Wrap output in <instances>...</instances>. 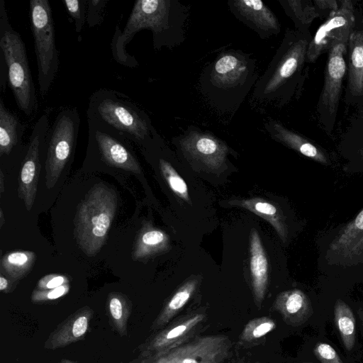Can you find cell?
<instances>
[{
    "label": "cell",
    "mask_w": 363,
    "mask_h": 363,
    "mask_svg": "<svg viewBox=\"0 0 363 363\" xmlns=\"http://www.w3.org/2000/svg\"><path fill=\"white\" fill-rule=\"evenodd\" d=\"M187 6L179 0H137L123 30L117 26L111 43L113 59L133 68L137 60L126 51V45L142 30H150L155 50L172 49L185 40V26L189 17Z\"/></svg>",
    "instance_id": "1"
},
{
    "label": "cell",
    "mask_w": 363,
    "mask_h": 363,
    "mask_svg": "<svg viewBox=\"0 0 363 363\" xmlns=\"http://www.w3.org/2000/svg\"><path fill=\"white\" fill-rule=\"evenodd\" d=\"M259 78L256 59L242 50L230 49L203 68L199 84L211 107L220 113H235Z\"/></svg>",
    "instance_id": "2"
},
{
    "label": "cell",
    "mask_w": 363,
    "mask_h": 363,
    "mask_svg": "<svg viewBox=\"0 0 363 363\" xmlns=\"http://www.w3.org/2000/svg\"><path fill=\"white\" fill-rule=\"evenodd\" d=\"M308 43L303 36L286 30L281 45L252 90L255 100L272 105L286 101L306 60Z\"/></svg>",
    "instance_id": "3"
},
{
    "label": "cell",
    "mask_w": 363,
    "mask_h": 363,
    "mask_svg": "<svg viewBox=\"0 0 363 363\" xmlns=\"http://www.w3.org/2000/svg\"><path fill=\"white\" fill-rule=\"evenodd\" d=\"M86 116L143 146L157 132L147 113L116 90L103 88L94 91L89 97Z\"/></svg>",
    "instance_id": "4"
},
{
    "label": "cell",
    "mask_w": 363,
    "mask_h": 363,
    "mask_svg": "<svg viewBox=\"0 0 363 363\" xmlns=\"http://www.w3.org/2000/svg\"><path fill=\"white\" fill-rule=\"evenodd\" d=\"M0 62L6 67L7 80L16 104L27 116L38 108L25 44L11 25L5 2L0 0Z\"/></svg>",
    "instance_id": "5"
},
{
    "label": "cell",
    "mask_w": 363,
    "mask_h": 363,
    "mask_svg": "<svg viewBox=\"0 0 363 363\" xmlns=\"http://www.w3.org/2000/svg\"><path fill=\"white\" fill-rule=\"evenodd\" d=\"M118 204L116 191L99 184L79 204L74 218V236L89 257L96 255L106 240Z\"/></svg>",
    "instance_id": "6"
},
{
    "label": "cell",
    "mask_w": 363,
    "mask_h": 363,
    "mask_svg": "<svg viewBox=\"0 0 363 363\" xmlns=\"http://www.w3.org/2000/svg\"><path fill=\"white\" fill-rule=\"evenodd\" d=\"M29 13L37 60L39 89L43 98L48 92L59 68V54L49 1L30 0Z\"/></svg>",
    "instance_id": "7"
},
{
    "label": "cell",
    "mask_w": 363,
    "mask_h": 363,
    "mask_svg": "<svg viewBox=\"0 0 363 363\" xmlns=\"http://www.w3.org/2000/svg\"><path fill=\"white\" fill-rule=\"evenodd\" d=\"M80 127V115L77 108L60 111L46 138L45 160V186L53 188L69 162L76 146Z\"/></svg>",
    "instance_id": "8"
},
{
    "label": "cell",
    "mask_w": 363,
    "mask_h": 363,
    "mask_svg": "<svg viewBox=\"0 0 363 363\" xmlns=\"http://www.w3.org/2000/svg\"><path fill=\"white\" fill-rule=\"evenodd\" d=\"M179 152L189 163L216 169L225 164L230 149L220 138L209 130L189 125L172 138Z\"/></svg>",
    "instance_id": "9"
},
{
    "label": "cell",
    "mask_w": 363,
    "mask_h": 363,
    "mask_svg": "<svg viewBox=\"0 0 363 363\" xmlns=\"http://www.w3.org/2000/svg\"><path fill=\"white\" fill-rule=\"evenodd\" d=\"M87 122L90 150L101 162L125 171L141 173L140 164L123 135L96 120L87 118Z\"/></svg>",
    "instance_id": "10"
},
{
    "label": "cell",
    "mask_w": 363,
    "mask_h": 363,
    "mask_svg": "<svg viewBox=\"0 0 363 363\" xmlns=\"http://www.w3.org/2000/svg\"><path fill=\"white\" fill-rule=\"evenodd\" d=\"M49 128V118L45 113L34 125L26 152L22 160L18 192L28 211L31 210L35 200L41 170V157L46 149Z\"/></svg>",
    "instance_id": "11"
},
{
    "label": "cell",
    "mask_w": 363,
    "mask_h": 363,
    "mask_svg": "<svg viewBox=\"0 0 363 363\" xmlns=\"http://www.w3.org/2000/svg\"><path fill=\"white\" fill-rule=\"evenodd\" d=\"M340 4L338 9L329 15L309 42L306 52L309 62H314L322 53L337 45L348 44L354 25L353 5L350 0L341 1Z\"/></svg>",
    "instance_id": "12"
},
{
    "label": "cell",
    "mask_w": 363,
    "mask_h": 363,
    "mask_svg": "<svg viewBox=\"0 0 363 363\" xmlns=\"http://www.w3.org/2000/svg\"><path fill=\"white\" fill-rule=\"evenodd\" d=\"M231 348L227 336L197 337L163 352L157 363H222Z\"/></svg>",
    "instance_id": "13"
},
{
    "label": "cell",
    "mask_w": 363,
    "mask_h": 363,
    "mask_svg": "<svg viewBox=\"0 0 363 363\" xmlns=\"http://www.w3.org/2000/svg\"><path fill=\"white\" fill-rule=\"evenodd\" d=\"M325 259L342 267L363 264V209L340 230L328 246Z\"/></svg>",
    "instance_id": "14"
},
{
    "label": "cell",
    "mask_w": 363,
    "mask_h": 363,
    "mask_svg": "<svg viewBox=\"0 0 363 363\" xmlns=\"http://www.w3.org/2000/svg\"><path fill=\"white\" fill-rule=\"evenodd\" d=\"M228 7L240 22L255 31L262 40L277 35L280 23L273 11L261 0H229Z\"/></svg>",
    "instance_id": "15"
},
{
    "label": "cell",
    "mask_w": 363,
    "mask_h": 363,
    "mask_svg": "<svg viewBox=\"0 0 363 363\" xmlns=\"http://www.w3.org/2000/svg\"><path fill=\"white\" fill-rule=\"evenodd\" d=\"M348 44L335 45L328 51L321 102L330 113L336 111L346 73L345 55Z\"/></svg>",
    "instance_id": "16"
},
{
    "label": "cell",
    "mask_w": 363,
    "mask_h": 363,
    "mask_svg": "<svg viewBox=\"0 0 363 363\" xmlns=\"http://www.w3.org/2000/svg\"><path fill=\"white\" fill-rule=\"evenodd\" d=\"M270 138L297 152L323 164H328L325 154L303 136L289 129L281 122L269 119L264 125Z\"/></svg>",
    "instance_id": "17"
},
{
    "label": "cell",
    "mask_w": 363,
    "mask_h": 363,
    "mask_svg": "<svg viewBox=\"0 0 363 363\" xmlns=\"http://www.w3.org/2000/svg\"><path fill=\"white\" fill-rule=\"evenodd\" d=\"M273 308L289 325L299 326L305 323L313 315L310 299L302 291L292 289L279 294Z\"/></svg>",
    "instance_id": "18"
},
{
    "label": "cell",
    "mask_w": 363,
    "mask_h": 363,
    "mask_svg": "<svg viewBox=\"0 0 363 363\" xmlns=\"http://www.w3.org/2000/svg\"><path fill=\"white\" fill-rule=\"evenodd\" d=\"M250 273L252 292L258 308L264 299L268 283V261L259 233L252 228L250 234Z\"/></svg>",
    "instance_id": "19"
},
{
    "label": "cell",
    "mask_w": 363,
    "mask_h": 363,
    "mask_svg": "<svg viewBox=\"0 0 363 363\" xmlns=\"http://www.w3.org/2000/svg\"><path fill=\"white\" fill-rule=\"evenodd\" d=\"M206 315L201 313L188 315L161 333L154 341V347L166 352L186 342L196 332L204 320Z\"/></svg>",
    "instance_id": "20"
},
{
    "label": "cell",
    "mask_w": 363,
    "mask_h": 363,
    "mask_svg": "<svg viewBox=\"0 0 363 363\" xmlns=\"http://www.w3.org/2000/svg\"><path fill=\"white\" fill-rule=\"evenodd\" d=\"M26 125L0 98V157L9 156L22 147Z\"/></svg>",
    "instance_id": "21"
},
{
    "label": "cell",
    "mask_w": 363,
    "mask_h": 363,
    "mask_svg": "<svg viewBox=\"0 0 363 363\" xmlns=\"http://www.w3.org/2000/svg\"><path fill=\"white\" fill-rule=\"evenodd\" d=\"M348 85L354 96H363V30L353 31L348 40Z\"/></svg>",
    "instance_id": "22"
},
{
    "label": "cell",
    "mask_w": 363,
    "mask_h": 363,
    "mask_svg": "<svg viewBox=\"0 0 363 363\" xmlns=\"http://www.w3.org/2000/svg\"><path fill=\"white\" fill-rule=\"evenodd\" d=\"M169 238L163 231L150 228H143L138 235L133 250V259L138 260L147 258L163 250L168 245Z\"/></svg>",
    "instance_id": "23"
},
{
    "label": "cell",
    "mask_w": 363,
    "mask_h": 363,
    "mask_svg": "<svg viewBox=\"0 0 363 363\" xmlns=\"http://www.w3.org/2000/svg\"><path fill=\"white\" fill-rule=\"evenodd\" d=\"M334 321L345 348L352 350L355 344V319L351 308L342 299L335 303Z\"/></svg>",
    "instance_id": "24"
},
{
    "label": "cell",
    "mask_w": 363,
    "mask_h": 363,
    "mask_svg": "<svg viewBox=\"0 0 363 363\" xmlns=\"http://www.w3.org/2000/svg\"><path fill=\"white\" fill-rule=\"evenodd\" d=\"M35 259V253L31 251L10 252L1 259V273L4 272L14 279H21L31 269Z\"/></svg>",
    "instance_id": "25"
},
{
    "label": "cell",
    "mask_w": 363,
    "mask_h": 363,
    "mask_svg": "<svg viewBox=\"0 0 363 363\" xmlns=\"http://www.w3.org/2000/svg\"><path fill=\"white\" fill-rule=\"evenodd\" d=\"M240 205L249 209L257 215L269 221L276 231L285 242L287 238V230L283 215L277 208L269 202L259 199L240 201Z\"/></svg>",
    "instance_id": "26"
},
{
    "label": "cell",
    "mask_w": 363,
    "mask_h": 363,
    "mask_svg": "<svg viewBox=\"0 0 363 363\" xmlns=\"http://www.w3.org/2000/svg\"><path fill=\"white\" fill-rule=\"evenodd\" d=\"M197 280H190L183 284L169 300L157 321L162 326L172 320L186 305L196 289Z\"/></svg>",
    "instance_id": "27"
},
{
    "label": "cell",
    "mask_w": 363,
    "mask_h": 363,
    "mask_svg": "<svg viewBox=\"0 0 363 363\" xmlns=\"http://www.w3.org/2000/svg\"><path fill=\"white\" fill-rule=\"evenodd\" d=\"M277 327L276 322L270 317L263 316L250 320L245 325L239 337L240 345L257 343Z\"/></svg>",
    "instance_id": "28"
},
{
    "label": "cell",
    "mask_w": 363,
    "mask_h": 363,
    "mask_svg": "<svg viewBox=\"0 0 363 363\" xmlns=\"http://www.w3.org/2000/svg\"><path fill=\"white\" fill-rule=\"evenodd\" d=\"M279 2L296 24L307 25L318 16L317 10L309 1L279 0Z\"/></svg>",
    "instance_id": "29"
},
{
    "label": "cell",
    "mask_w": 363,
    "mask_h": 363,
    "mask_svg": "<svg viewBox=\"0 0 363 363\" xmlns=\"http://www.w3.org/2000/svg\"><path fill=\"white\" fill-rule=\"evenodd\" d=\"M157 162L161 173L170 189L181 199L189 202V196L186 184L170 162L162 155H160Z\"/></svg>",
    "instance_id": "30"
},
{
    "label": "cell",
    "mask_w": 363,
    "mask_h": 363,
    "mask_svg": "<svg viewBox=\"0 0 363 363\" xmlns=\"http://www.w3.org/2000/svg\"><path fill=\"white\" fill-rule=\"evenodd\" d=\"M88 0H65L66 9L72 18L75 30L80 33L86 21Z\"/></svg>",
    "instance_id": "31"
},
{
    "label": "cell",
    "mask_w": 363,
    "mask_h": 363,
    "mask_svg": "<svg viewBox=\"0 0 363 363\" xmlns=\"http://www.w3.org/2000/svg\"><path fill=\"white\" fill-rule=\"evenodd\" d=\"M109 0H88L86 23L89 27L100 25L104 19L106 5Z\"/></svg>",
    "instance_id": "32"
},
{
    "label": "cell",
    "mask_w": 363,
    "mask_h": 363,
    "mask_svg": "<svg viewBox=\"0 0 363 363\" xmlns=\"http://www.w3.org/2000/svg\"><path fill=\"white\" fill-rule=\"evenodd\" d=\"M313 353L320 363H343L335 349L327 343H318Z\"/></svg>",
    "instance_id": "33"
},
{
    "label": "cell",
    "mask_w": 363,
    "mask_h": 363,
    "mask_svg": "<svg viewBox=\"0 0 363 363\" xmlns=\"http://www.w3.org/2000/svg\"><path fill=\"white\" fill-rule=\"evenodd\" d=\"M68 281V279L65 276L51 274L41 278L38 281V287L43 290L52 289L67 284Z\"/></svg>",
    "instance_id": "34"
},
{
    "label": "cell",
    "mask_w": 363,
    "mask_h": 363,
    "mask_svg": "<svg viewBox=\"0 0 363 363\" xmlns=\"http://www.w3.org/2000/svg\"><path fill=\"white\" fill-rule=\"evenodd\" d=\"M68 290L69 286L65 284L52 289L40 291H35L33 294V298L35 300H53L62 296L67 293Z\"/></svg>",
    "instance_id": "35"
},
{
    "label": "cell",
    "mask_w": 363,
    "mask_h": 363,
    "mask_svg": "<svg viewBox=\"0 0 363 363\" xmlns=\"http://www.w3.org/2000/svg\"><path fill=\"white\" fill-rule=\"evenodd\" d=\"M88 327V318L84 316L77 318L72 325V335L74 337L82 336L86 331Z\"/></svg>",
    "instance_id": "36"
},
{
    "label": "cell",
    "mask_w": 363,
    "mask_h": 363,
    "mask_svg": "<svg viewBox=\"0 0 363 363\" xmlns=\"http://www.w3.org/2000/svg\"><path fill=\"white\" fill-rule=\"evenodd\" d=\"M109 309L112 317L116 320H119L123 315V303L121 299L113 296L111 298L109 302Z\"/></svg>",
    "instance_id": "37"
},
{
    "label": "cell",
    "mask_w": 363,
    "mask_h": 363,
    "mask_svg": "<svg viewBox=\"0 0 363 363\" xmlns=\"http://www.w3.org/2000/svg\"><path fill=\"white\" fill-rule=\"evenodd\" d=\"M313 3L319 9L329 11L330 13L339 7L337 2L335 0H318L314 1Z\"/></svg>",
    "instance_id": "38"
},
{
    "label": "cell",
    "mask_w": 363,
    "mask_h": 363,
    "mask_svg": "<svg viewBox=\"0 0 363 363\" xmlns=\"http://www.w3.org/2000/svg\"><path fill=\"white\" fill-rule=\"evenodd\" d=\"M9 287V280L1 273L0 274V290L6 291Z\"/></svg>",
    "instance_id": "39"
},
{
    "label": "cell",
    "mask_w": 363,
    "mask_h": 363,
    "mask_svg": "<svg viewBox=\"0 0 363 363\" xmlns=\"http://www.w3.org/2000/svg\"><path fill=\"white\" fill-rule=\"evenodd\" d=\"M4 177L2 170H0V193L2 194L4 191Z\"/></svg>",
    "instance_id": "40"
},
{
    "label": "cell",
    "mask_w": 363,
    "mask_h": 363,
    "mask_svg": "<svg viewBox=\"0 0 363 363\" xmlns=\"http://www.w3.org/2000/svg\"><path fill=\"white\" fill-rule=\"evenodd\" d=\"M5 221L6 220H5V218H4V212H3L2 208H1L0 209V228H2V226L4 224Z\"/></svg>",
    "instance_id": "41"
},
{
    "label": "cell",
    "mask_w": 363,
    "mask_h": 363,
    "mask_svg": "<svg viewBox=\"0 0 363 363\" xmlns=\"http://www.w3.org/2000/svg\"><path fill=\"white\" fill-rule=\"evenodd\" d=\"M361 114L363 116V110L361 111Z\"/></svg>",
    "instance_id": "42"
},
{
    "label": "cell",
    "mask_w": 363,
    "mask_h": 363,
    "mask_svg": "<svg viewBox=\"0 0 363 363\" xmlns=\"http://www.w3.org/2000/svg\"><path fill=\"white\" fill-rule=\"evenodd\" d=\"M252 363H260V362H252Z\"/></svg>",
    "instance_id": "43"
},
{
    "label": "cell",
    "mask_w": 363,
    "mask_h": 363,
    "mask_svg": "<svg viewBox=\"0 0 363 363\" xmlns=\"http://www.w3.org/2000/svg\"><path fill=\"white\" fill-rule=\"evenodd\" d=\"M305 363H310V362H305Z\"/></svg>",
    "instance_id": "44"
}]
</instances>
